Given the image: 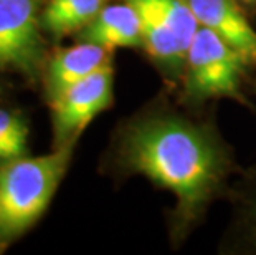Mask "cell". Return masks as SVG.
I'll list each match as a JSON object with an SVG mask.
<instances>
[{
	"label": "cell",
	"mask_w": 256,
	"mask_h": 255,
	"mask_svg": "<svg viewBox=\"0 0 256 255\" xmlns=\"http://www.w3.org/2000/svg\"><path fill=\"white\" fill-rule=\"evenodd\" d=\"M110 167L119 177L142 176L176 199L168 238L178 248L226 196L236 171L235 156L214 123L190 116L167 100H154L119 124Z\"/></svg>",
	"instance_id": "obj_1"
},
{
	"label": "cell",
	"mask_w": 256,
	"mask_h": 255,
	"mask_svg": "<svg viewBox=\"0 0 256 255\" xmlns=\"http://www.w3.org/2000/svg\"><path fill=\"white\" fill-rule=\"evenodd\" d=\"M74 144L0 164V252L34 227L58 191Z\"/></svg>",
	"instance_id": "obj_2"
},
{
	"label": "cell",
	"mask_w": 256,
	"mask_h": 255,
	"mask_svg": "<svg viewBox=\"0 0 256 255\" xmlns=\"http://www.w3.org/2000/svg\"><path fill=\"white\" fill-rule=\"evenodd\" d=\"M250 67L242 53L205 27H198L185 57L182 98L188 106H200L215 98H232L248 105L242 80Z\"/></svg>",
	"instance_id": "obj_3"
},
{
	"label": "cell",
	"mask_w": 256,
	"mask_h": 255,
	"mask_svg": "<svg viewBox=\"0 0 256 255\" xmlns=\"http://www.w3.org/2000/svg\"><path fill=\"white\" fill-rule=\"evenodd\" d=\"M142 27V48L168 83H180L185 57L198 22L188 0H124Z\"/></svg>",
	"instance_id": "obj_4"
},
{
	"label": "cell",
	"mask_w": 256,
	"mask_h": 255,
	"mask_svg": "<svg viewBox=\"0 0 256 255\" xmlns=\"http://www.w3.org/2000/svg\"><path fill=\"white\" fill-rule=\"evenodd\" d=\"M40 14V0H0V70L30 80L43 75L46 55Z\"/></svg>",
	"instance_id": "obj_5"
},
{
	"label": "cell",
	"mask_w": 256,
	"mask_h": 255,
	"mask_svg": "<svg viewBox=\"0 0 256 255\" xmlns=\"http://www.w3.org/2000/svg\"><path fill=\"white\" fill-rule=\"evenodd\" d=\"M112 62L73 85L52 103L53 148L76 144V141L100 113L112 105Z\"/></svg>",
	"instance_id": "obj_6"
},
{
	"label": "cell",
	"mask_w": 256,
	"mask_h": 255,
	"mask_svg": "<svg viewBox=\"0 0 256 255\" xmlns=\"http://www.w3.org/2000/svg\"><path fill=\"white\" fill-rule=\"evenodd\" d=\"M230 217L218 242L223 255H256V166L243 171L226 194Z\"/></svg>",
	"instance_id": "obj_7"
},
{
	"label": "cell",
	"mask_w": 256,
	"mask_h": 255,
	"mask_svg": "<svg viewBox=\"0 0 256 255\" xmlns=\"http://www.w3.org/2000/svg\"><path fill=\"white\" fill-rule=\"evenodd\" d=\"M111 53L90 42H76V45L53 53L46 60L43 70V85L48 103L52 105L68 88L110 63Z\"/></svg>",
	"instance_id": "obj_8"
},
{
	"label": "cell",
	"mask_w": 256,
	"mask_h": 255,
	"mask_svg": "<svg viewBox=\"0 0 256 255\" xmlns=\"http://www.w3.org/2000/svg\"><path fill=\"white\" fill-rule=\"evenodd\" d=\"M198 27L212 30L242 53L256 68V30L244 17L238 0H188Z\"/></svg>",
	"instance_id": "obj_9"
},
{
	"label": "cell",
	"mask_w": 256,
	"mask_h": 255,
	"mask_svg": "<svg viewBox=\"0 0 256 255\" xmlns=\"http://www.w3.org/2000/svg\"><path fill=\"white\" fill-rule=\"evenodd\" d=\"M74 39L76 42L96 43L110 52L116 48H142L144 45L139 15L132 5L124 0L111 5L106 4Z\"/></svg>",
	"instance_id": "obj_10"
},
{
	"label": "cell",
	"mask_w": 256,
	"mask_h": 255,
	"mask_svg": "<svg viewBox=\"0 0 256 255\" xmlns=\"http://www.w3.org/2000/svg\"><path fill=\"white\" fill-rule=\"evenodd\" d=\"M106 0H48L42 7L43 34L52 40L76 35L101 12Z\"/></svg>",
	"instance_id": "obj_11"
},
{
	"label": "cell",
	"mask_w": 256,
	"mask_h": 255,
	"mask_svg": "<svg viewBox=\"0 0 256 255\" xmlns=\"http://www.w3.org/2000/svg\"><path fill=\"white\" fill-rule=\"evenodd\" d=\"M28 154V124L18 111L0 108V164Z\"/></svg>",
	"instance_id": "obj_12"
},
{
	"label": "cell",
	"mask_w": 256,
	"mask_h": 255,
	"mask_svg": "<svg viewBox=\"0 0 256 255\" xmlns=\"http://www.w3.org/2000/svg\"><path fill=\"white\" fill-rule=\"evenodd\" d=\"M244 4H256V0H242Z\"/></svg>",
	"instance_id": "obj_13"
}]
</instances>
